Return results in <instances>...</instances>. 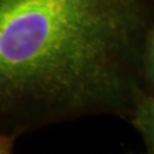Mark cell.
Returning <instances> with one entry per match:
<instances>
[{"label":"cell","instance_id":"cell-2","mask_svg":"<svg viewBox=\"0 0 154 154\" xmlns=\"http://www.w3.org/2000/svg\"><path fill=\"white\" fill-rule=\"evenodd\" d=\"M128 119L140 135L146 152L154 154V94L146 93L139 87L134 96Z\"/></svg>","mask_w":154,"mask_h":154},{"label":"cell","instance_id":"cell-3","mask_svg":"<svg viewBox=\"0 0 154 154\" xmlns=\"http://www.w3.org/2000/svg\"><path fill=\"white\" fill-rule=\"evenodd\" d=\"M140 83L146 93L154 94V18L146 31L140 58Z\"/></svg>","mask_w":154,"mask_h":154},{"label":"cell","instance_id":"cell-1","mask_svg":"<svg viewBox=\"0 0 154 154\" xmlns=\"http://www.w3.org/2000/svg\"><path fill=\"white\" fill-rule=\"evenodd\" d=\"M152 18L147 0H0V135L129 118Z\"/></svg>","mask_w":154,"mask_h":154},{"label":"cell","instance_id":"cell-4","mask_svg":"<svg viewBox=\"0 0 154 154\" xmlns=\"http://www.w3.org/2000/svg\"><path fill=\"white\" fill-rule=\"evenodd\" d=\"M17 137L0 135V154H11L15 149Z\"/></svg>","mask_w":154,"mask_h":154}]
</instances>
